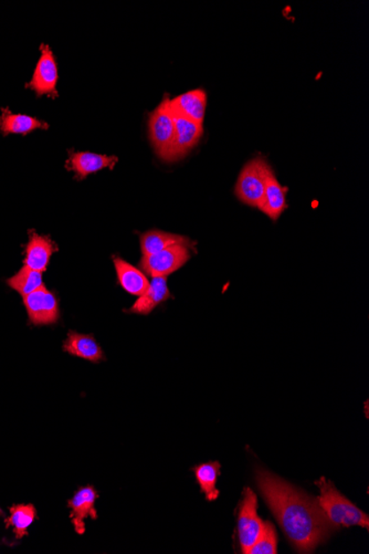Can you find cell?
I'll return each instance as SVG.
<instances>
[{
    "label": "cell",
    "mask_w": 369,
    "mask_h": 554,
    "mask_svg": "<svg viewBox=\"0 0 369 554\" xmlns=\"http://www.w3.org/2000/svg\"><path fill=\"white\" fill-rule=\"evenodd\" d=\"M256 485L296 551L310 553L336 529L319 507L318 499L264 470H256Z\"/></svg>",
    "instance_id": "1"
},
{
    "label": "cell",
    "mask_w": 369,
    "mask_h": 554,
    "mask_svg": "<svg viewBox=\"0 0 369 554\" xmlns=\"http://www.w3.org/2000/svg\"><path fill=\"white\" fill-rule=\"evenodd\" d=\"M319 489L318 502L326 515V519L337 530L340 526H361L369 528V518L367 513L359 510L357 505L343 496L335 486L326 478H319L315 481Z\"/></svg>",
    "instance_id": "2"
},
{
    "label": "cell",
    "mask_w": 369,
    "mask_h": 554,
    "mask_svg": "<svg viewBox=\"0 0 369 554\" xmlns=\"http://www.w3.org/2000/svg\"><path fill=\"white\" fill-rule=\"evenodd\" d=\"M268 165L263 157L247 162L238 177L235 189L236 197L240 202L258 208L261 212L264 207L265 170Z\"/></svg>",
    "instance_id": "3"
},
{
    "label": "cell",
    "mask_w": 369,
    "mask_h": 554,
    "mask_svg": "<svg viewBox=\"0 0 369 554\" xmlns=\"http://www.w3.org/2000/svg\"><path fill=\"white\" fill-rule=\"evenodd\" d=\"M263 522L258 516V499L251 488H246L238 515V537L241 552L247 554L258 539Z\"/></svg>",
    "instance_id": "4"
},
{
    "label": "cell",
    "mask_w": 369,
    "mask_h": 554,
    "mask_svg": "<svg viewBox=\"0 0 369 554\" xmlns=\"http://www.w3.org/2000/svg\"><path fill=\"white\" fill-rule=\"evenodd\" d=\"M150 139L157 156L164 160L175 136V119L170 99L165 97L163 102L152 113L148 121Z\"/></svg>",
    "instance_id": "5"
},
{
    "label": "cell",
    "mask_w": 369,
    "mask_h": 554,
    "mask_svg": "<svg viewBox=\"0 0 369 554\" xmlns=\"http://www.w3.org/2000/svg\"><path fill=\"white\" fill-rule=\"evenodd\" d=\"M191 259V252L184 245H177L164 251L143 256L139 267L152 278L155 277H168L173 272L181 269Z\"/></svg>",
    "instance_id": "6"
},
{
    "label": "cell",
    "mask_w": 369,
    "mask_h": 554,
    "mask_svg": "<svg viewBox=\"0 0 369 554\" xmlns=\"http://www.w3.org/2000/svg\"><path fill=\"white\" fill-rule=\"evenodd\" d=\"M24 304L29 321L35 325L57 324L60 317L59 303L46 287L24 297Z\"/></svg>",
    "instance_id": "7"
},
{
    "label": "cell",
    "mask_w": 369,
    "mask_h": 554,
    "mask_svg": "<svg viewBox=\"0 0 369 554\" xmlns=\"http://www.w3.org/2000/svg\"><path fill=\"white\" fill-rule=\"evenodd\" d=\"M174 113L175 119V136L172 145L166 153L164 161L175 162L181 160L186 157L188 152L195 147L198 141L200 140L202 132V124H196L187 119L178 113Z\"/></svg>",
    "instance_id": "8"
},
{
    "label": "cell",
    "mask_w": 369,
    "mask_h": 554,
    "mask_svg": "<svg viewBox=\"0 0 369 554\" xmlns=\"http://www.w3.org/2000/svg\"><path fill=\"white\" fill-rule=\"evenodd\" d=\"M59 75L55 56L49 45H42V56L34 72L33 79L27 84V88L34 90L37 95H49L51 98L58 97L57 84Z\"/></svg>",
    "instance_id": "9"
},
{
    "label": "cell",
    "mask_w": 369,
    "mask_h": 554,
    "mask_svg": "<svg viewBox=\"0 0 369 554\" xmlns=\"http://www.w3.org/2000/svg\"><path fill=\"white\" fill-rule=\"evenodd\" d=\"M98 494L92 486H85L76 490V493L67 502L70 510V519L75 526L76 534L85 533V519L91 518L92 520L98 519L96 502Z\"/></svg>",
    "instance_id": "10"
},
{
    "label": "cell",
    "mask_w": 369,
    "mask_h": 554,
    "mask_svg": "<svg viewBox=\"0 0 369 554\" xmlns=\"http://www.w3.org/2000/svg\"><path fill=\"white\" fill-rule=\"evenodd\" d=\"M116 157L101 156V154L91 152H72L67 167L71 172H75L76 179L83 181L85 177L93 173L105 169H114L118 163Z\"/></svg>",
    "instance_id": "11"
},
{
    "label": "cell",
    "mask_w": 369,
    "mask_h": 554,
    "mask_svg": "<svg viewBox=\"0 0 369 554\" xmlns=\"http://www.w3.org/2000/svg\"><path fill=\"white\" fill-rule=\"evenodd\" d=\"M207 95L204 90L197 89L178 95L170 100V107L175 113H178L187 119L202 124L206 115Z\"/></svg>",
    "instance_id": "12"
},
{
    "label": "cell",
    "mask_w": 369,
    "mask_h": 554,
    "mask_svg": "<svg viewBox=\"0 0 369 554\" xmlns=\"http://www.w3.org/2000/svg\"><path fill=\"white\" fill-rule=\"evenodd\" d=\"M56 252V244L51 238L35 233L30 236L27 244L25 266L35 271H46L48 263Z\"/></svg>",
    "instance_id": "13"
},
{
    "label": "cell",
    "mask_w": 369,
    "mask_h": 554,
    "mask_svg": "<svg viewBox=\"0 0 369 554\" xmlns=\"http://www.w3.org/2000/svg\"><path fill=\"white\" fill-rule=\"evenodd\" d=\"M287 188H283L279 183L276 174L268 165L267 170H265L264 207L263 212L273 221H278L282 213L287 210Z\"/></svg>",
    "instance_id": "14"
},
{
    "label": "cell",
    "mask_w": 369,
    "mask_h": 554,
    "mask_svg": "<svg viewBox=\"0 0 369 554\" xmlns=\"http://www.w3.org/2000/svg\"><path fill=\"white\" fill-rule=\"evenodd\" d=\"M170 298V292L166 277H155L150 283V287L145 293L139 296L133 307L129 309V313L135 315L147 316L159 307L161 303L168 301Z\"/></svg>",
    "instance_id": "15"
},
{
    "label": "cell",
    "mask_w": 369,
    "mask_h": 554,
    "mask_svg": "<svg viewBox=\"0 0 369 554\" xmlns=\"http://www.w3.org/2000/svg\"><path fill=\"white\" fill-rule=\"evenodd\" d=\"M63 351L93 363L101 362L106 358L100 345L92 335L80 334L75 331L67 333V338L63 343Z\"/></svg>",
    "instance_id": "16"
},
{
    "label": "cell",
    "mask_w": 369,
    "mask_h": 554,
    "mask_svg": "<svg viewBox=\"0 0 369 554\" xmlns=\"http://www.w3.org/2000/svg\"><path fill=\"white\" fill-rule=\"evenodd\" d=\"M114 262L121 287L132 296H142L150 287V281L146 276L122 258L114 257Z\"/></svg>",
    "instance_id": "17"
},
{
    "label": "cell",
    "mask_w": 369,
    "mask_h": 554,
    "mask_svg": "<svg viewBox=\"0 0 369 554\" xmlns=\"http://www.w3.org/2000/svg\"><path fill=\"white\" fill-rule=\"evenodd\" d=\"M177 245H184L193 249V242L184 236L165 233L161 230H150L141 236L143 256H150Z\"/></svg>",
    "instance_id": "18"
},
{
    "label": "cell",
    "mask_w": 369,
    "mask_h": 554,
    "mask_svg": "<svg viewBox=\"0 0 369 554\" xmlns=\"http://www.w3.org/2000/svg\"><path fill=\"white\" fill-rule=\"evenodd\" d=\"M49 125L46 122L35 119V117L15 115L3 108L2 116H0V131L4 135L8 134H29L31 132L38 129H48Z\"/></svg>",
    "instance_id": "19"
},
{
    "label": "cell",
    "mask_w": 369,
    "mask_h": 554,
    "mask_svg": "<svg viewBox=\"0 0 369 554\" xmlns=\"http://www.w3.org/2000/svg\"><path fill=\"white\" fill-rule=\"evenodd\" d=\"M193 474H195L198 485H200V492L205 494L207 501H217L220 492L216 487L219 476L222 475V465L219 462H209L193 467Z\"/></svg>",
    "instance_id": "20"
},
{
    "label": "cell",
    "mask_w": 369,
    "mask_h": 554,
    "mask_svg": "<svg viewBox=\"0 0 369 554\" xmlns=\"http://www.w3.org/2000/svg\"><path fill=\"white\" fill-rule=\"evenodd\" d=\"M9 517L4 522L12 526L16 539L24 538L28 534V528L37 519V510L34 505H15L9 508Z\"/></svg>",
    "instance_id": "21"
},
{
    "label": "cell",
    "mask_w": 369,
    "mask_h": 554,
    "mask_svg": "<svg viewBox=\"0 0 369 554\" xmlns=\"http://www.w3.org/2000/svg\"><path fill=\"white\" fill-rule=\"evenodd\" d=\"M7 284L9 287L20 293L22 297L28 296V294L44 287L43 272L30 269L26 266L22 267L12 278H9Z\"/></svg>",
    "instance_id": "22"
},
{
    "label": "cell",
    "mask_w": 369,
    "mask_h": 554,
    "mask_svg": "<svg viewBox=\"0 0 369 554\" xmlns=\"http://www.w3.org/2000/svg\"><path fill=\"white\" fill-rule=\"evenodd\" d=\"M278 534L274 526L270 521L263 522V528L256 539L255 543L247 554H277Z\"/></svg>",
    "instance_id": "23"
}]
</instances>
